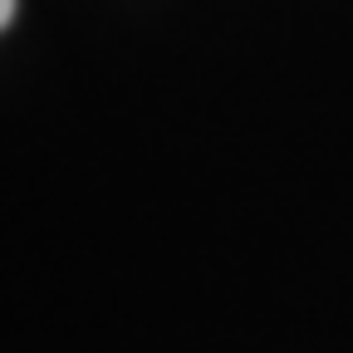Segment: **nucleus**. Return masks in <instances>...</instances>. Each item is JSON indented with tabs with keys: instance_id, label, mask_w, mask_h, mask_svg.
Masks as SVG:
<instances>
[{
	"instance_id": "obj_1",
	"label": "nucleus",
	"mask_w": 353,
	"mask_h": 353,
	"mask_svg": "<svg viewBox=\"0 0 353 353\" xmlns=\"http://www.w3.org/2000/svg\"><path fill=\"white\" fill-rule=\"evenodd\" d=\"M15 20V0H0V30H6Z\"/></svg>"
}]
</instances>
